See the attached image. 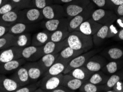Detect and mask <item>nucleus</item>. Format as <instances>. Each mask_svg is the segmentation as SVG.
Segmentation results:
<instances>
[{"label": "nucleus", "instance_id": "1", "mask_svg": "<svg viewBox=\"0 0 123 92\" xmlns=\"http://www.w3.org/2000/svg\"><path fill=\"white\" fill-rule=\"evenodd\" d=\"M66 40L68 46L83 53L91 50L94 45L92 36L85 35L79 31L70 32Z\"/></svg>", "mask_w": 123, "mask_h": 92}, {"label": "nucleus", "instance_id": "2", "mask_svg": "<svg viewBox=\"0 0 123 92\" xmlns=\"http://www.w3.org/2000/svg\"><path fill=\"white\" fill-rule=\"evenodd\" d=\"M95 10V6L90 2L89 5L83 12L69 19L68 24L69 32L70 33L74 31H77L79 26L83 22L91 18L92 14Z\"/></svg>", "mask_w": 123, "mask_h": 92}, {"label": "nucleus", "instance_id": "3", "mask_svg": "<svg viewBox=\"0 0 123 92\" xmlns=\"http://www.w3.org/2000/svg\"><path fill=\"white\" fill-rule=\"evenodd\" d=\"M44 19L41 10L28 7L19 11V22L28 24L39 23Z\"/></svg>", "mask_w": 123, "mask_h": 92}, {"label": "nucleus", "instance_id": "4", "mask_svg": "<svg viewBox=\"0 0 123 92\" xmlns=\"http://www.w3.org/2000/svg\"><path fill=\"white\" fill-rule=\"evenodd\" d=\"M91 18L102 25L109 26L115 22L117 15L115 11L112 10L97 8L93 11Z\"/></svg>", "mask_w": 123, "mask_h": 92}, {"label": "nucleus", "instance_id": "5", "mask_svg": "<svg viewBox=\"0 0 123 92\" xmlns=\"http://www.w3.org/2000/svg\"><path fill=\"white\" fill-rule=\"evenodd\" d=\"M90 2V0H73L63 5L66 17L69 18L78 15L83 12Z\"/></svg>", "mask_w": 123, "mask_h": 92}, {"label": "nucleus", "instance_id": "6", "mask_svg": "<svg viewBox=\"0 0 123 92\" xmlns=\"http://www.w3.org/2000/svg\"><path fill=\"white\" fill-rule=\"evenodd\" d=\"M99 51H100L99 49L90 50L86 53H83L75 57L68 63L67 67L63 72V75L68 73L72 70L75 69V68L84 66L88 60L93 55L98 53Z\"/></svg>", "mask_w": 123, "mask_h": 92}, {"label": "nucleus", "instance_id": "7", "mask_svg": "<svg viewBox=\"0 0 123 92\" xmlns=\"http://www.w3.org/2000/svg\"><path fill=\"white\" fill-rule=\"evenodd\" d=\"M44 19H60L67 17L62 5L52 3L41 10Z\"/></svg>", "mask_w": 123, "mask_h": 92}, {"label": "nucleus", "instance_id": "8", "mask_svg": "<svg viewBox=\"0 0 123 92\" xmlns=\"http://www.w3.org/2000/svg\"><path fill=\"white\" fill-rule=\"evenodd\" d=\"M63 74L56 76H44L40 80L39 87L44 90L45 92H51L58 87L62 85Z\"/></svg>", "mask_w": 123, "mask_h": 92}, {"label": "nucleus", "instance_id": "9", "mask_svg": "<svg viewBox=\"0 0 123 92\" xmlns=\"http://www.w3.org/2000/svg\"><path fill=\"white\" fill-rule=\"evenodd\" d=\"M69 18L64 17L60 19H43L39 24L41 28L50 32L62 28H68Z\"/></svg>", "mask_w": 123, "mask_h": 92}, {"label": "nucleus", "instance_id": "10", "mask_svg": "<svg viewBox=\"0 0 123 92\" xmlns=\"http://www.w3.org/2000/svg\"><path fill=\"white\" fill-rule=\"evenodd\" d=\"M22 57L27 62H36L44 55L42 47H38L31 45L22 49Z\"/></svg>", "mask_w": 123, "mask_h": 92}, {"label": "nucleus", "instance_id": "11", "mask_svg": "<svg viewBox=\"0 0 123 92\" xmlns=\"http://www.w3.org/2000/svg\"><path fill=\"white\" fill-rule=\"evenodd\" d=\"M41 29L39 23L28 24L23 22H17L9 28V33L14 35L25 33H32Z\"/></svg>", "mask_w": 123, "mask_h": 92}, {"label": "nucleus", "instance_id": "12", "mask_svg": "<svg viewBox=\"0 0 123 92\" xmlns=\"http://www.w3.org/2000/svg\"><path fill=\"white\" fill-rule=\"evenodd\" d=\"M22 48L13 46L0 51V64L22 58Z\"/></svg>", "mask_w": 123, "mask_h": 92}, {"label": "nucleus", "instance_id": "13", "mask_svg": "<svg viewBox=\"0 0 123 92\" xmlns=\"http://www.w3.org/2000/svg\"><path fill=\"white\" fill-rule=\"evenodd\" d=\"M28 71L31 82H36L42 78L44 75V72L38 64L36 62H27L24 65Z\"/></svg>", "mask_w": 123, "mask_h": 92}, {"label": "nucleus", "instance_id": "14", "mask_svg": "<svg viewBox=\"0 0 123 92\" xmlns=\"http://www.w3.org/2000/svg\"><path fill=\"white\" fill-rule=\"evenodd\" d=\"M107 63L106 58L96 54L88 60L84 66L89 71L95 72L100 71Z\"/></svg>", "mask_w": 123, "mask_h": 92}, {"label": "nucleus", "instance_id": "15", "mask_svg": "<svg viewBox=\"0 0 123 92\" xmlns=\"http://www.w3.org/2000/svg\"><path fill=\"white\" fill-rule=\"evenodd\" d=\"M27 62L22 57L18 59L13 60L8 62L0 64V74L7 75H11L21 66L24 65Z\"/></svg>", "mask_w": 123, "mask_h": 92}, {"label": "nucleus", "instance_id": "16", "mask_svg": "<svg viewBox=\"0 0 123 92\" xmlns=\"http://www.w3.org/2000/svg\"><path fill=\"white\" fill-rule=\"evenodd\" d=\"M103 25L95 21L92 18L83 22L79 26L77 31L83 33L85 35L93 36Z\"/></svg>", "mask_w": 123, "mask_h": 92}, {"label": "nucleus", "instance_id": "17", "mask_svg": "<svg viewBox=\"0 0 123 92\" xmlns=\"http://www.w3.org/2000/svg\"><path fill=\"white\" fill-rule=\"evenodd\" d=\"M50 32L41 28V30H37L32 34L31 45L40 47L46 44L50 40Z\"/></svg>", "mask_w": 123, "mask_h": 92}, {"label": "nucleus", "instance_id": "18", "mask_svg": "<svg viewBox=\"0 0 123 92\" xmlns=\"http://www.w3.org/2000/svg\"><path fill=\"white\" fill-rule=\"evenodd\" d=\"M10 77L15 81L19 87L24 86L31 82L27 70L24 65L21 66L10 75Z\"/></svg>", "mask_w": 123, "mask_h": 92}, {"label": "nucleus", "instance_id": "19", "mask_svg": "<svg viewBox=\"0 0 123 92\" xmlns=\"http://www.w3.org/2000/svg\"><path fill=\"white\" fill-rule=\"evenodd\" d=\"M19 10L15 8L0 16V26L9 27L19 22Z\"/></svg>", "mask_w": 123, "mask_h": 92}, {"label": "nucleus", "instance_id": "20", "mask_svg": "<svg viewBox=\"0 0 123 92\" xmlns=\"http://www.w3.org/2000/svg\"><path fill=\"white\" fill-rule=\"evenodd\" d=\"M19 87H20L13 79L0 74V92H14Z\"/></svg>", "mask_w": 123, "mask_h": 92}, {"label": "nucleus", "instance_id": "21", "mask_svg": "<svg viewBox=\"0 0 123 92\" xmlns=\"http://www.w3.org/2000/svg\"><path fill=\"white\" fill-rule=\"evenodd\" d=\"M68 46L67 40L61 42H54L48 41L46 44L42 46V51L44 55L48 54H58L62 50Z\"/></svg>", "mask_w": 123, "mask_h": 92}, {"label": "nucleus", "instance_id": "22", "mask_svg": "<svg viewBox=\"0 0 123 92\" xmlns=\"http://www.w3.org/2000/svg\"><path fill=\"white\" fill-rule=\"evenodd\" d=\"M85 81L77 79L69 73L63 75L62 85L66 87L72 92L78 91Z\"/></svg>", "mask_w": 123, "mask_h": 92}, {"label": "nucleus", "instance_id": "23", "mask_svg": "<svg viewBox=\"0 0 123 92\" xmlns=\"http://www.w3.org/2000/svg\"><path fill=\"white\" fill-rule=\"evenodd\" d=\"M83 53L82 52L77 51L70 48V46H67L62 50L58 54L57 61L69 63L72 60Z\"/></svg>", "mask_w": 123, "mask_h": 92}, {"label": "nucleus", "instance_id": "24", "mask_svg": "<svg viewBox=\"0 0 123 92\" xmlns=\"http://www.w3.org/2000/svg\"><path fill=\"white\" fill-rule=\"evenodd\" d=\"M58 54H45L37 61V62L44 73L57 61Z\"/></svg>", "mask_w": 123, "mask_h": 92}, {"label": "nucleus", "instance_id": "25", "mask_svg": "<svg viewBox=\"0 0 123 92\" xmlns=\"http://www.w3.org/2000/svg\"><path fill=\"white\" fill-rule=\"evenodd\" d=\"M32 33H25L14 35L13 46L21 48L31 45Z\"/></svg>", "mask_w": 123, "mask_h": 92}, {"label": "nucleus", "instance_id": "26", "mask_svg": "<svg viewBox=\"0 0 123 92\" xmlns=\"http://www.w3.org/2000/svg\"><path fill=\"white\" fill-rule=\"evenodd\" d=\"M93 73L83 66L72 70L68 73L75 78L83 81H86L90 78Z\"/></svg>", "mask_w": 123, "mask_h": 92}, {"label": "nucleus", "instance_id": "27", "mask_svg": "<svg viewBox=\"0 0 123 92\" xmlns=\"http://www.w3.org/2000/svg\"><path fill=\"white\" fill-rule=\"evenodd\" d=\"M109 26L103 25L101 28L92 36L93 44L96 46H99L102 45L104 40L107 39V35Z\"/></svg>", "mask_w": 123, "mask_h": 92}, {"label": "nucleus", "instance_id": "28", "mask_svg": "<svg viewBox=\"0 0 123 92\" xmlns=\"http://www.w3.org/2000/svg\"><path fill=\"white\" fill-rule=\"evenodd\" d=\"M68 63L63 61H56L44 73V76H56L63 73L67 67Z\"/></svg>", "mask_w": 123, "mask_h": 92}, {"label": "nucleus", "instance_id": "29", "mask_svg": "<svg viewBox=\"0 0 123 92\" xmlns=\"http://www.w3.org/2000/svg\"><path fill=\"white\" fill-rule=\"evenodd\" d=\"M109 75L99 71L94 72L87 81L96 85H104L109 78Z\"/></svg>", "mask_w": 123, "mask_h": 92}, {"label": "nucleus", "instance_id": "30", "mask_svg": "<svg viewBox=\"0 0 123 92\" xmlns=\"http://www.w3.org/2000/svg\"><path fill=\"white\" fill-rule=\"evenodd\" d=\"M80 92H105V88L104 85H96L88 81H85L78 89Z\"/></svg>", "mask_w": 123, "mask_h": 92}, {"label": "nucleus", "instance_id": "31", "mask_svg": "<svg viewBox=\"0 0 123 92\" xmlns=\"http://www.w3.org/2000/svg\"><path fill=\"white\" fill-rule=\"evenodd\" d=\"M70 32L68 28H62L50 33V40L54 42H61L66 40Z\"/></svg>", "mask_w": 123, "mask_h": 92}, {"label": "nucleus", "instance_id": "32", "mask_svg": "<svg viewBox=\"0 0 123 92\" xmlns=\"http://www.w3.org/2000/svg\"><path fill=\"white\" fill-rule=\"evenodd\" d=\"M122 66V62L119 61L113 60L107 63L102 69V71L108 75L115 73Z\"/></svg>", "mask_w": 123, "mask_h": 92}, {"label": "nucleus", "instance_id": "33", "mask_svg": "<svg viewBox=\"0 0 123 92\" xmlns=\"http://www.w3.org/2000/svg\"><path fill=\"white\" fill-rule=\"evenodd\" d=\"M104 54L107 59L110 60H117L123 57V50L119 48H110L105 50Z\"/></svg>", "mask_w": 123, "mask_h": 92}, {"label": "nucleus", "instance_id": "34", "mask_svg": "<svg viewBox=\"0 0 123 92\" xmlns=\"http://www.w3.org/2000/svg\"><path fill=\"white\" fill-rule=\"evenodd\" d=\"M14 38V35L9 32L0 38V50L13 46Z\"/></svg>", "mask_w": 123, "mask_h": 92}, {"label": "nucleus", "instance_id": "35", "mask_svg": "<svg viewBox=\"0 0 123 92\" xmlns=\"http://www.w3.org/2000/svg\"><path fill=\"white\" fill-rule=\"evenodd\" d=\"M122 78V74L117 73V74L114 73L111 76H110L109 78L105 84H104L105 91L106 92L110 89H111L119 81H121Z\"/></svg>", "mask_w": 123, "mask_h": 92}, {"label": "nucleus", "instance_id": "36", "mask_svg": "<svg viewBox=\"0 0 123 92\" xmlns=\"http://www.w3.org/2000/svg\"><path fill=\"white\" fill-rule=\"evenodd\" d=\"M40 86V81L36 82H30L24 86L20 87L14 92H35Z\"/></svg>", "mask_w": 123, "mask_h": 92}, {"label": "nucleus", "instance_id": "37", "mask_svg": "<svg viewBox=\"0 0 123 92\" xmlns=\"http://www.w3.org/2000/svg\"><path fill=\"white\" fill-rule=\"evenodd\" d=\"M53 3V0H32L30 7H33L41 10L44 7Z\"/></svg>", "mask_w": 123, "mask_h": 92}, {"label": "nucleus", "instance_id": "38", "mask_svg": "<svg viewBox=\"0 0 123 92\" xmlns=\"http://www.w3.org/2000/svg\"><path fill=\"white\" fill-rule=\"evenodd\" d=\"M10 1L15 5L16 8L21 10L30 7L32 0H10Z\"/></svg>", "mask_w": 123, "mask_h": 92}, {"label": "nucleus", "instance_id": "39", "mask_svg": "<svg viewBox=\"0 0 123 92\" xmlns=\"http://www.w3.org/2000/svg\"><path fill=\"white\" fill-rule=\"evenodd\" d=\"M15 8H16L15 5L10 1H8V2L0 7V16L11 11Z\"/></svg>", "mask_w": 123, "mask_h": 92}, {"label": "nucleus", "instance_id": "40", "mask_svg": "<svg viewBox=\"0 0 123 92\" xmlns=\"http://www.w3.org/2000/svg\"><path fill=\"white\" fill-rule=\"evenodd\" d=\"M90 2L97 7L98 8L111 10L108 0H90Z\"/></svg>", "mask_w": 123, "mask_h": 92}, {"label": "nucleus", "instance_id": "41", "mask_svg": "<svg viewBox=\"0 0 123 92\" xmlns=\"http://www.w3.org/2000/svg\"><path fill=\"white\" fill-rule=\"evenodd\" d=\"M120 29L119 28V27L117 26L115 22L110 24L109 26V28H108L107 38H111L114 37H115L117 33H119V30Z\"/></svg>", "mask_w": 123, "mask_h": 92}, {"label": "nucleus", "instance_id": "42", "mask_svg": "<svg viewBox=\"0 0 123 92\" xmlns=\"http://www.w3.org/2000/svg\"><path fill=\"white\" fill-rule=\"evenodd\" d=\"M111 10H115L117 6L123 4V0H108Z\"/></svg>", "mask_w": 123, "mask_h": 92}, {"label": "nucleus", "instance_id": "43", "mask_svg": "<svg viewBox=\"0 0 123 92\" xmlns=\"http://www.w3.org/2000/svg\"><path fill=\"white\" fill-rule=\"evenodd\" d=\"M112 89L114 92H123V82L119 81L115 84Z\"/></svg>", "mask_w": 123, "mask_h": 92}, {"label": "nucleus", "instance_id": "44", "mask_svg": "<svg viewBox=\"0 0 123 92\" xmlns=\"http://www.w3.org/2000/svg\"><path fill=\"white\" fill-rule=\"evenodd\" d=\"M51 92H72V91L66 88V87L60 85L55 88V89H53V91H52Z\"/></svg>", "mask_w": 123, "mask_h": 92}, {"label": "nucleus", "instance_id": "45", "mask_svg": "<svg viewBox=\"0 0 123 92\" xmlns=\"http://www.w3.org/2000/svg\"><path fill=\"white\" fill-rule=\"evenodd\" d=\"M9 32V27L0 26V38Z\"/></svg>", "mask_w": 123, "mask_h": 92}, {"label": "nucleus", "instance_id": "46", "mask_svg": "<svg viewBox=\"0 0 123 92\" xmlns=\"http://www.w3.org/2000/svg\"><path fill=\"white\" fill-rule=\"evenodd\" d=\"M115 22V24H117V26L119 27V28L120 29H123V16L120 17L119 18H117Z\"/></svg>", "mask_w": 123, "mask_h": 92}, {"label": "nucleus", "instance_id": "47", "mask_svg": "<svg viewBox=\"0 0 123 92\" xmlns=\"http://www.w3.org/2000/svg\"><path fill=\"white\" fill-rule=\"evenodd\" d=\"M116 14L117 16L122 17L123 16V4L117 6L116 8Z\"/></svg>", "mask_w": 123, "mask_h": 92}, {"label": "nucleus", "instance_id": "48", "mask_svg": "<svg viewBox=\"0 0 123 92\" xmlns=\"http://www.w3.org/2000/svg\"><path fill=\"white\" fill-rule=\"evenodd\" d=\"M73 0H53L54 3H58V4H60L63 5L66 3H69L70 2L73 1Z\"/></svg>", "mask_w": 123, "mask_h": 92}, {"label": "nucleus", "instance_id": "49", "mask_svg": "<svg viewBox=\"0 0 123 92\" xmlns=\"http://www.w3.org/2000/svg\"><path fill=\"white\" fill-rule=\"evenodd\" d=\"M117 40H123V29H122L119 30V33L115 36Z\"/></svg>", "mask_w": 123, "mask_h": 92}, {"label": "nucleus", "instance_id": "50", "mask_svg": "<svg viewBox=\"0 0 123 92\" xmlns=\"http://www.w3.org/2000/svg\"><path fill=\"white\" fill-rule=\"evenodd\" d=\"M8 1H10V0H0V7L5 4L6 3L8 2Z\"/></svg>", "mask_w": 123, "mask_h": 92}, {"label": "nucleus", "instance_id": "51", "mask_svg": "<svg viewBox=\"0 0 123 92\" xmlns=\"http://www.w3.org/2000/svg\"><path fill=\"white\" fill-rule=\"evenodd\" d=\"M35 92H44V91L43 89H42L41 88L39 87V88H38L36 90Z\"/></svg>", "mask_w": 123, "mask_h": 92}, {"label": "nucleus", "instance_id": "52", "mask_svg": "<svg viewBox=\"0 0 123 92\" xmlns=\"http://www.w3.org/2000/svg\"><path fill=\"white\" fill-rule=\"evenodd\" d=\"M0 51H1V50H0Z\"/></svg>", "mask_w": 123, "mask_h": 92}]
</instances>
